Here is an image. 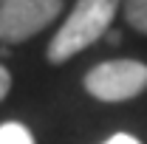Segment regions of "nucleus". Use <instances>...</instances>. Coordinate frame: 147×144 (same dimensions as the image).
Instances as JSON below:
<instances>
[{"label":"nucleus","instance_id":"obj_1","mask_svg":"<svg viewBox=\"0 0 147 144\" xmlns=\"http://www.w3.org/2000/svg\"><path fill=\"white\" fill-rule=\"evenodd\" d=\"M122 0H76L65 23L51 37L45 57L51 65H62L79 51L91 48L110 31V23L116 17Z\"/></svg>","mask_w":147,"mask_h":144},{"label":"nucleus","instance_id":"obj_2","mask_svg":"<svg viewBox=\"0 0 147 144\" xmlns=\"http://www.w3.org/2000/svg\"><path fill=\"white\" fill-rule=\"evenodd\" d=\"M85 90L99 102H127L147 90V65L139 59L99 62L85 73Z\"/></svg>","mask_w":147,"mask_h":144},{"label":"nucleus","instance_id":"obj_3","mask_svg":"<svg viewBox=\"0 0 147 144\" xmlns=\"http://www.w3.org/2000/svg\"><path fill=\"white\" fill-rule=\"evenodd\" d=\"M62 11V0H6L0 3V42L14 45L48 28Z\"/></svg>","mask_w":147,"mask_h":144},{"label":"nucleus","instance_id":"obj_4","mask_svg":"<svg viewBox=\"0 0 147 144\" xmlns=\"http://www.w3.org/2000/svg\"><path fill=\"white\" fill-rule=\"evenodd\" d=\"M0 144H37L28 127L20 122H3L0 124Z\"/></svg>","mask_w":147,"mask_h":144},{"label":"nucleus","instance_id":"obj_5","mask_svg":"<svg viewBox=\"0 0 147 144\" xmlns=\"http://www.w3.org/2000/svg\"><path fill=\"white\" fill-rule=\"evenodd\" d=\"M125 6V20L136 31L147 34V0H122Z\"/></svg>","mask_w":147,"mask_h":144},{"label":"nucleus","instance_id":"obj_6","mask_svg":"<svg viewBox=\"0 0 147 144\" xmlns=\"http://www.w3.org/2000/svg\"><path fill=\"white\" fill-rule=\"evenodd\" d=\"M102 144H142L136 136H130V133H113L108 141H102Z\"/></svg>","mask_w":147,"mask_h":144},{"label":"nucleus","instance_id":"obj_7","mask_svg":"<svg viewBox=\"0 0 147 144\" xmlns=\"http://www.w3.org/2000/svg\"><path fill=\"white\" fill-rule=\"evenodd\" d=\"M9 90H11V73L0 65V102L6 99V93H9Z\"/></svg>","mask_w":147,"mask_h":144},{"label":"nucleus","instance_id":"obj_8","mask_svg":"<svg viewBox=\"0 0 147 144\" xmlns=\"http://www.w3.org/2000/svg\"><path fill=\"white\" fill-rule=\"evenodd\" d=\"M105 37H108V42H110V45H119V31H113V28H110Z\"/></svg>","mask_w":147,"mask_h":144},{"label":"nucleus","instance_id":"obj_9","mask_svg":"<svg viewBox=\"0 0 147 144\" xmlns=\"http://www.w3.org/2000/svg\"><path fill=\"white\" fill-rule=\"evenodd\" d=\"M0 3H6V0H0Z\"/></svg>","mask_w":147,"mask_h":144}]
</instances>
